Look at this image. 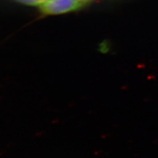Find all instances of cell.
<instances>
[{
  "mask_svg": "<svg viewBox=\"0 0 158 158\" xmlns=\"http://www.w3.org/2000/svg\"><path fill=\"white\" fill-rule=\"evenodd\" d=\"M88 4L82 0H48L38 7L42 14L56 15L77 11Z\"/></svg>",
  "mask_w": 158,
  "mask_h": 158,
  "instance_id": "obj_1",
  "label": "cell"
},
{
  "mask_svg": "<svg viewBox=\"0 0 158 158\" xmlns=\"http://www.w3.org/2000/svg\"><path fill=\"white\" fill-rule=\"evenodd\" d=\"M20 3L27 5V6H39L48 0H13Z\"/></svg>",
  "mask_w": 158,
  "mask_h": 158,
  "instance_id": "obj_2",
  "label": "cell"
}]
</instances>
